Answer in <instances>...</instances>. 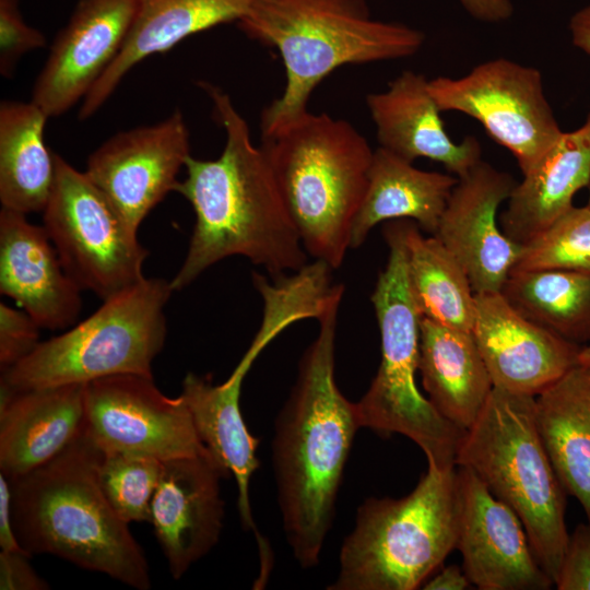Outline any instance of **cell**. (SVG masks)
Returning a JSON list of instances; mask_svg holds the SVG:
<instances>
[{"instance_id": "32", "label": "cell", "mask_w": 590, "mask_h": 590, "mask_svg": "<svg viewBox=\"0 0 590 590\" xmlns=\"http://www.w3.org/2000/svg\"><path fill=\"white\" fill-rule=\"evenodd\" d=\"M563 269L590 273V206H571L522 245L512 271Z\"/></svg>"}, {"instance_id": "42", "label": "cell", "mask_w": 590, "mask_h": 590, "mask_svg": "<svg viewBox=\"0 0 590 590\" xmlns=\"http://www.w3.org/2000/svg\"><path fill=\"white\" fill-rule=\"evenodd\" d=\"M590 206V184H589V200H588V204Z\"/></svg>"}, {"instance_id": "3", "label": "cell", "mask_w": 590, "mask_h": 590, "mask_svg": "<svg viewBox=\"0 0 590 590\" xmlns=\"http://www.w3.org/2000/svg\"><path fill=\"white\" fill-rule=\"evenodd\" d=\"M103 451L84 429L57 457L10 481L14 532L30 554H50L137 590L149 564L98 482Z\"/></svg>"}, {"instance_id": "26", "label": "cell", "mask_w": 590, "mask_h": 590, "mask_svg": "<svg viewBox=\"0 0 590 590\" xmlns=\"http://www.w3.org/2000/svg\"><path fill=\"white\" fill-rule=\"evenodd\" d=\"M457 181L452 174L418 169L379 146L352 225L350 247H359L377 224L389 220H411L434 235Z\"/></svg>"}, {"instance_id": "35", "label": "cell", "mask_w": 590, "mask_h": 590, "mask_svg": "<svg viewBox=\"0 0 590 590\" xmlns=\"http://www.w3.org/2000/svg\"><path fill=\"white\" fill-rule=\"evenodd\" d=\"M554 585L558 590H590V524L569 534Z\"/></svg>"}, {"instance_id": "30", "label": "cell", "mask_w": 590, "mask_h": 590, "mask_svg": "<svg viewBox=\"0 0 590 590\" xmlns=\"http://www.w3.org/2000/svg\"><path fill=\"white\" fill-rule=\"evenodd\" d=\"M500 293L522 316L567 341H590V273L512 271Z\"/></svg>"}, {"instance_id": "40", "label": "cell", "mask_w": 590, "mask_h": 590, "mask_svg": "<svg viewBox=\"0 0 590 590\" xmlns=\"http://www.w3.org/2000/svg\"><path fill=\"white\" fill-rule=\"evenodd\" d=\"M569 30L573 44L590 56V4L574 13Z\"/></svg>"}, {"instance_id": "14", "label": "cell", "mask_w": 590, "mask_h": 590, "mask_svg": "<svg viewBox=\"0 0 590 590\" xmlns=\"http://www.w3.org/2000/svg\"><path fill=\"white\" fill-rule=\"evenodd\" d=\"M137 10L138 0H78L50 46L31 101L49 118L83 101L120 52Z\"/></svg>"}, {"instance_id": "27", "label": "cell", "mask_w": 590, "mask_h": 590, "mask_svg": "<svg viewBox=\"0 0 590 590\" xmlns=\"http://www.w3.org/2000/svg\"><path fill=\"white\" fill-rule=\"evenodd\" d=\"M534 412L554 470L590 524V366L577 364L535 396Z\"/></svg>"}, {"instance_id": "34", "label": "cell", "mask_w": 590, "mask_h": 590, "mask_svg": "<svg viewBox=\"0 0 590 590\" xmlns=\"http://www.w3.org/2000/svg\"><path fill=\"white\" fill-rule=\"evenodd\" d=\"M40 327L24 310L0 305V367L4 370L27 356L40 342Z\"/></svg>"}, {"instance_id": "25", "label": "cell", "mask_w": 590, "mask_h": 590, "mask_svg": "<svg viewBox=\"0 0 590 590\" xmlns=\"http://www.w3.org/2000/svg\"><path fill=\"white\" fill-rule=\"evenodd\" d=\"M418 370L436 410L469 429L494 388L472 332L422 317Z\"/></svg>"}, {"instance_id": "12", "label": "cell", "mask_w": 590, "mask_h": 590, "mask_svg": "<svg viewBox=\"0 0 590 590\" xmlns=\"http://www.w3.org/2000/svg\"><path fill=\"white\" fill-rule=\"evenodd\" d=\"M85 430L104 452L161 461L205 455L181 396L168 398L153 377L119 374L84 384Z\"/></svg>"}, {"instance_id": "29", "label": "cell", "mask_w": 590, "mask_h": 590, "mask_svg": "<svg viewBox=\"0 0 590 590\" xmlns=\"http://www.w3.org/2000/svg\"><path fill=\"white\" fill-rule=\"evenodd\" d=\"M399 221L410 286L422 317L471 332L475 293L464 268L436 236H423L411 220Z\"/></svg>"}, {"instance_id": "1", "label": "cell", "mask_w": 590, "mask_h": 590, "mask_svg": "<svg viewBox=\"0 0 590 590\" xmlns=\"http://www.w3.org/2000/svg\"><path fill=\"white\" fill-rule=\"evenodd\" d=\"M209 95L226 141L215 160L190 156L175 191L192 206L194 226L187 255L170 281L174 291L190 285L205 270L231 256H243L273 276L307 264V252L275 176L231 97L200 82Z\"/></svg>"}, {"instance_id": "21", "label": "cell", "mask_w": 590, "mask_h": 590, "mask_svg": "<svg viewBox=\"0 0 590 590\" xmlns=\"http://www.w3.org/2000/svg\"><path fill=\"white\" fill-rule=\"evenodd\" d=\"M84 429V384L0 387V469L9 480L44 465Z\"/></svg>"}, {"instance_id": "11", "label": "cell", "mask_w": 590, "mask_h": 590, "mask_svg": "<svg viewBox=\"0 0 590 590\" xmlns=\"http://www.w3.org/2000/svg\"><path fill=\"white\" fill-rule=\"evenodd\" d=\"M428 85L441 111H459L477 120L510 151L522 175L563 133L545 96L542 74L533 67L497 58L461 78L438 76Z\"/></svg>"}, {"instance_id": "2", "label": "cell", "mask_w": 590, "mask_h": 590, "mask_svg": "<svg viewBox=\"0 0 590 590\" xmlns=\"http://www.w3.org/2000/svg\"><path fill=\"white\" fill-rule=\"evenodd\" d=\"M339 306H331L318 320V335L300 359L296 382L275 418L272 440L283 529L304 569L319 563L344 468L361 428L356 404L342 394L334 378Z\"/></svg>"}, {"instance_id": "8", "label": "cell", "mask_w": 590, "mask_h": 590, "mask_svg": "<svg viewBox=\"0 0 590 590\" xmlns=\"http://www.w3.org/2000/svg\"><path fill=\"white\" fill-rule=\"evenodd\" d=\"M384 232L389 257L370 297L381 361L355 403L358 423L384 436L404 435L423 450L428 464L451 469L467 430L444 417L416 386L422 314L410 286L400 221L387 224Z\"/></svg>"}, {"instance_id": "18", "label": "cell", "mask_w": 590, "mask_h": 590, "mask_svg": "<svg viewBox=\"0 0 590 590\" xmlns=\"http://www.w3.org/2000/svg\"><path fill=\"white\" fill-rule=\"evenodd\" d=\"M472 334L494 387L535 397L579 364L581 347L529 320L500 292L475 294Z\"/></svg>"}, {"instance_id": "20", "label": "cell", "mask_w": 590, "mask_h": 590, "mask_svg": "<svg viewBox=\"0 0 590 590\" xmlns=\"http://www.w3.org/2000/svg\"><path fill=\"white\" fill-rule=\"evenodd\" d=\"M428 82L425 75L406 70L385 91L367 96L379 146L411 163L429 158L462 177L482 160L481 143L473 135L461 142L451 140Z\"/></svg>"}, {"instance_id": "24", "label": "cell", "mask_w": 590, "mask_h": 590, "mask_svg": "<svg viewBox=\"0 0 590 590\" xmlns=\"http://www.w3.org/2000/svg\"><path fill=\"white\" fill-rule=\"evenodd\" d=\"M252 362L243 357L228 379L214 385L210 376L188 373L180 396L191 414L196 430L215 460L235 477L238 487V511L241 524L256 530L249 484L260 467L256 456L260 440L248 430L239 398L243 380Z\"/></svg>"}, {"instance_id": "36", "label": "cell", "mask_w": 590, "mask_h": 590, "mask_svg": "<svg viewBox=\"0 0 590 590\" xmlns=\"http://www.w3.org/2000/svg\"><path fill=\"white\" fill-rule=\"evenodd\" d=\"M30 558V555L21 552H0L1 590L49 589L48 582L32 567Z\"/></svg>"}, {"instance_id": "17", "label": "cell", "mask_w": 590, "mask_h": 590, "mask_svg": "<svg viewBox=\"0 0 590 590\" xmlns=\"http://www.w3.org/2000/svg\"><path fill=\"white\" fill-rule=\"evenodd\" d=\"M227 475L210 452L163 462L150 523L174 579L219 542L224 519L220 481Z\"/></svg>"}, {"instance_id": "5", "label": "cell", "mask_w": 590, "mask_h": 590, "mask_svg": "<svg viewBox=\"0 0 590 590\" xmlns=\"http://www.w3.org/2000/svg\"><path fill=\"white\" fill-rule=\"evenodd\" d=\"M262 141L306 252L338 269L367 189L368 141L349 121L310 111Z\"/></svg>"}, {"instance_id": "13", "label": "cell", "mask_w": 590, "mask_h": 590, "mask_svg": "<svg viewBox=\"0 0 590 590\" xmlns=\"http://www.w3.org/2000/svg\"><path fill=\"white\" fill-rule=\"evenodd\" d=\"M190 154V133L176 109L165 119L120 131L91 153L85 173L138 232L178 184Z\"/></svg>"}, {"instance_id": "22", "label": "cell", "mask_w": 590, "mask_h": 590, "mask_svg": "<svg viewBox=\"0 0 590 590\" xmlns=\"http://www.w3.org/2000/svg\"><path fill=\"white\" fill-rule=\"evenodd\" d=\"M258 0H138L137 15L120 52L82 101L79 118L93 116L122 79L148 57L170 50L214 26L239 22Z\"/></svg>"}, {"instance_id": "16", "label": "cell", "mask_w": 590, "mask_h": 590, "mask_svg": "<svg viewBox=\"0 0 590 590\" xmlns=\"http://www.w3.org/2000/svg\"><path fill=\"white\" fill-rule=\"evenodd\" d=\"M458 467L462 508L457 548L481 590H547L554 581L538 563L518 515L469 469Z\"/></svg>"}, {"instance_id": "33", "label": "cell", "mask_w": 590, "mask_h": 590, "mask_svg": "<svg viewBox=\"0 0 590 590\" xmlns=\"http://www.w3.org/2000/svg\"><path fill=\"white\" fill-rule=\"evenodd\" d=\"M45 46V35L25 21L20 9V0H0L1 75L12 78L19 60L24 55Z\"/></svg>"}, {"instance_id": "28", "label": "cell", "mask_w": 590, "mask_h": 590, "mask_svg": "<svg viewBox=\"0 0 590 590\" xmlns=\"http://www.w3.org/2000/svg\"><path fill=\"white\" fill-rule=\"evenodd\" d=\"M49 117L32 101L0 103V201L2 208L43 212L55 181V157L44 140Z\"/></svg>"}, {"instance_id": "31", "label": "cell", "mask_w": 590, "mask_h": 590, "mask_svg": "<svg viewBox=\"0 0 590 590\" xmlns=\"http://www.w3.org/2000/svg\"><path fill=\"white\" fill-rule=\"evenodd\" d=\"M162 470L163 461L154 457L103 452L98 482L107 500L123 521L150 522L151 503Z\"/></svg>"}, {"instance_id": "7", "label": "cell", "mask_w": 590, "mask_h": 590, "mask_svg": "<svg viewBox=\"0 0 590 590\" xmlns=\"http://www.w3.org/2000/svg\"><path fill=\"white\" fill-rule=\"evenodd\" d=\"M456 464L518 515L538 563L555 581L569 538L566 492L539 434L534 397L494 387L460 442Z\"/></svg>"}, {"instance_id": "37", "label": "cell", "mask_w": 590, "mask_h": 590, "mask_svg": "<svg viewBox=\"0 0 590 590\" xmlns=\"http://www.w3.org/2000/svg\"><path fill=\"white\" fill-rule=\"evenodd\" d=\"M0 546L1 551L21 552L30 555L21 546L14 532L11 511L10 481L2 473H0Z\"/></svg>"}, {"instance_id": "38", "label": "cell", "mask_w": 590, "mask_h": 590, "mask_svg": "<svg viewBox=\"0 0 590 590\" xmlns=\"http://www.w3.org/2000/svg\"><path fill=\"white\" fill-rule=\"evenodd\" d=\"M475 20L484 23L507 21L514 13L511 0H458Z\"/></svg>"}, {"instance_id": "9", "label": "cell", "mask_w": 590, "mask_h": 590, "mask_svg": "<svg viewBox=\"0 0 590 590\" xmlns=\"http://www.w3.org/2000/svg\"><path fill=\"white\" fill-rule=\"evenodd\" d=\"M173 292L170 281L143 278L1 370L0 387L20 391L87 384L119 374L153 377V361L166 339L165 307Z\"/></svg>"}, {"instance_id": "41", "label": "cell", "mask_w": 590, "mask_h": 590, "mask_svg": "<svg viewBox=\"0 0 590 590\" xmlns=\"http://www.w3.org/2000/svg\"><path fill=\"white\" fill-rule=\"evenodd\" d=\"M578 362L581 365L590 366V344L581 347Z\"/></svg>"}, {"instance_id": "10", "label": "cell", "mask_w": 590, "mask_h": 590, "mask_svg": "<svg viewBox=\"0 0 590 590\" xmlns=\"http://www.w3.org/2000/svg\"><path fill=\"white\" fill-rule=\"evenodd\" d=\"M54 157L55 181L43 226L76 285L107 299L145 278L149 250L85 172L57 153Z\"/></svg>"}, {"instance_id": "6", "label": "cell", "mask_w": 590, "mask_h": 590, "mask_svg": "<svg viewBox=\"0 0 590 590\" xmlns=\"http://www.w3.org/2000/svg\"><path fill=\"white\" fill-rule=\"evenodd\" d=\"M462 497L458 468L428 464L401 498H367L340 552L329 590H413L457 548Z\"/></svg>"}, {"instance_id": "39", "label": "cell", "mask_w": 590, "mask_h": 590, "mask_svg": "<svg viewBox=\"0 0 590 590\" xmlns=\"http://www.w3.org/2000/svg\"><path fill=\"white\" fill-rule=\"evenodd\" d=\"M471 585L463 568L457 565H449L429 577L422 588L426 590H464Z\"/></svg>"}, {"instance_id": "23", "label": "cell", "mask_w": 590, "mask_h": 590, "mask_svg": "<svg viewBox=\"0 0 590 590\" xmlns=\"http://www.w3.org/2000/svg\"><path fill=\"white\" fill-rule=\"evenodd\" d=\"M590 184V113L578 129L564 132L522 180L516 182L500 215L506 236L524 245L573 206Z\"/></svg>"}, {"instance_id": "15", "label": "cell", "mask_w": 590, "mask_h": 590, "mask_svg": "<svg viewBox=\"0 0 590 590\" xmlns=\"http://www.w3.org/2000/svg\"><path fill=\"white\" fill-rule=\"evenodd\" d=\"M515 185L511 175L481 160L458 178L434 234L462 264L475 294L500 292L520 256L522 245L497 222Z\"/></svg>"}, {"instance_id": "19", "label": "cell", "mask_w": 590, "mask_h": 590, "mask_svg": "<svg viewBox=\"0 0 590 590\" xmlns=\"http://www.w3.org/2000/svg\"><path fill=\"white\" fill-rule=\"evenodd\" d=\"M81 288L64 270L44 226L1 208L0 292L40 328L62 330L78 319Z\"/></svg>"}, {"instance_id": "4", "label": "cell", "mask_w": 590, "mask_h": 590, "mask_svg": "<svg viewBox=\"0 0 590 590\" xmlns=\"http://www.w3.org/2000/svg\"><path fill=\"white\" fill-rule=\"evenodd\" d=\"M237 24L275 48L285 69L283 93L261 114L262 138L306 114L314 90L335 69L408 58L425 40L420 30L373 19L366 0H258Z\"/></svg>"}]
</instances>
